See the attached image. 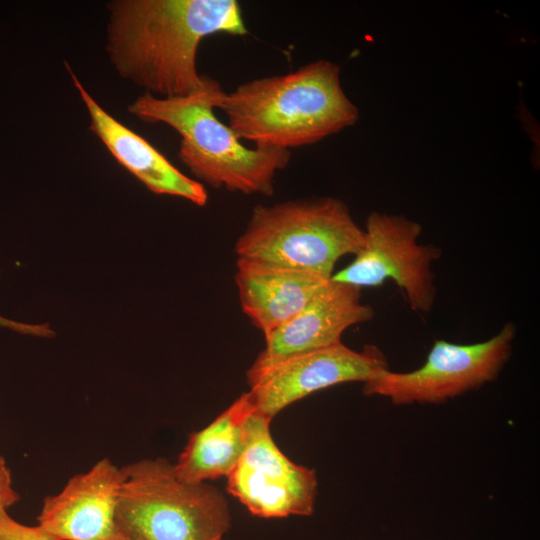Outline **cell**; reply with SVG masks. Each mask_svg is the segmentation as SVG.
<instances>
[{
  "mask_svg": "<svg viewBox=\"0 0 540 540\" xmlns=\"http://www.w3.org/2000/svg\"><path fill=\"white\" fill-rule=\"evenodd\" d=\"M66 67L87 108L91 131L119 164L155 194L180 197L197 206L207 204L208 192L203 184L183 174L146 139L107 113L67 63Z\"/></svg>",
  "mask_w": 540,
  "mask_h": 540,
  "instance_id": "12",
  "label": "cell"
},
{
  "mask_svg": "<svg viewBox=\"0 0 540 540\" xmlns=\"http://www.w3.org/2000/svg\"><path fill=\"white\" fill-rule=\"evenodd\" d=\"M0 540H53L38 525L27 526L11 518L7 512L0 515Z\"/></svg>",
  "mask_w": 540,
  "mask_h": 540,
  "instance_id": "15",
  "label": "cell"
},
{
  "mask_svg": "<svg viewBox=\"0 0 540 540\" xmlns=\"http://www.w3.org/2000/svg\"><path fill=\"white\" fill-rule=\"evenodd\" d=\"M364 232L361 251L331 280L361 289L392 280L405 293L411 310L430 312L436 299L432 263L441 250L419 243L421 225L403 215L374 211L367 217Z\"/></svg>",
  "mask_w": 540,
  "mask_h": 540,
  "instance_id": "7",
  "label": "cell"
},
{
  "mask_svg": "<svg viewBox=\"0 0 540 540\" xmlns=\"http://www.w3.org/2000/svg\"><path fill=\"white\" fill-rule=\"evenodd\" d=\"M365 243L349 208L334 197L258 204L238 237V258L310 271L331 279L338 260Z\"/></svg>",
  "mask_w": 540,
  "mask_h": 540,
  "instance_id": "4",
  "label": "cell"
},
{
  "mask_svg": "<svg viewBox=\"0 0 540 540\" xmlns=\"http://www.w3.org/2000/svg\"><path fill=\"white\" fill-rule=\"evenodd\" d=\"M270 423L257 411L250 418L246 448L227 476V491L260 518L310 516L318 490L316 472L280 450Z\"/></svg>",
  "mask_w": 540,
  "mask_h": 540,
  "instance_id": "8",
  "label": "cell"
},
{
  "mask_svg": "<svg viewBox=\"0 0 540 540\" xmlns=\"http://www.w3.org/2000/svg\"><path fill=\"white\" fill-rule=\"evenodd\" d=\"M329 280L263 261L237 258L236 262L241 308L264 337L293 318Z\"/></svg>",
  "mask_w": 540,
  "mask_h": 540,
  "instance_id": "13",
  "label": "cell"
},
{
  "mask_svg": "<svg viewBox=\"0 0 540 540\" xmlns=\"http://www.w3.org/2000/svg\"><path fill=\"white\" fill-rule=\"evenodd\" d=\"M389 369L375 346L355 351L343 343L301 354L246 376L256 411L269 419L290 404L347 382L365 383Z\"/></svg>",
  "mask_w": 540,
  "mask_h": 540,
  "instance_id": "9",
  "label": "cell"
},
{
  "mask_svg": "<svg viewBox=\"0 0 540 540\" xmlns=\"http://www.w3.org/2000/svg\"><path fill=\"white\" fill-rule=\"evenodd\" d=\"M19 499L20 496L13 487L11 471L5 458L0 455V515L7 512Z\"/></svg>",
  "mask_w": 540,
  "mask_h": 540,
  "instance_id": "16",
  "label": "cell"
},
{
  "mask_svg": "<svg viewBox=\"0 0 540 540\" xmlns=\"http://www.w3.org/2000/svg\"><path fill=\"white\" fill-rule=\"evenodd\" d=\"M255 412L250 393L245 392L209 425L192 432L173 463L177 477L195 484L227 477L246 448L249 421Z\"/></svg>",
  "mask_w": 540,
  "mask_h": 540,
  "instance_id": "14",
  "label": "cell"
},
{
  "mask_svg": "<svg viewBox=\"0 0 540 540\" xmlns=\"http://www.w3.org/2000/svg\"><path fill=\"white\" fill-rule=\"evenodd\" d=\"M212 104L226 114L241 140L264 148L311 145L359 118L358 108L342 88L340 67L324 59L287 74L244 82L230 93L219 87Z\"/></svg>",
  "mask_w": 540,
  "mask_h": 540,
  "instance_id": "2",
  "label": "cell"
},
{
  "mask_svg": "<svg viewBox=\"0 0 540 540\" xmlns=\"http://www.w3.org/2000/svg\"><path fill=\"white\" fill-rule=\"evenodd\" d=\"M373 316V308L361 302V288L330 279L293 318L265 336V347L246 376L288 358L342 343L346 329Z\"/></svg>",
  "mask_w": 540,
  "mask_h": 540,
  "instance_id": "11",
  "label": "cell"
},
{
  "mask_svg": "<svg viewBox=\"0 0 540 540\" xmlns=\"http://www.w3.org/2000/svg\"><path fill=\"white\" fill-rule=\"evenodd\" d=\"M106 51L125 79L159 98L202 89L209 78L197 70L201 41L216 33L248 34L235 0H114Z\"/></svg>",
  "mask_w": 540,
  "mask_h": 540,
  "instance_id": "1",
  "label": "cell"
},
{
  "mask_svg": "<svg viewBox=\"0 0 540 540\" xmlns=\"http://www.w3.org/2000/svg\"><path fill=\"white\" fill-rule=\"evenodd\" d=\"M219 87L209 78L202 89L182 97L159 98L145 92L128 111L146 123L173 128L180 135L178 157L201 184L272 196L276 173L288 165L291 152L243 145L214 114L212 97Z\"/></svg>",
  "mask_w": 540,
  "mask_h": 540,
  "instance_id": "3",
  "label": "cell"
},
{
  "mask_svg": "<svg viewBox=\"0 0 540 540\" xmlns=\"http://www.w3.org/2000/svg\"><path fill=\"white\" fill-rule=\"evenodd\" d=\"M515 336L516 326L508 322L483 342L436 340L421 367L410 372L388 369L363 383L362 392L394 405L444 403L496 380L511 357Z\"/></svg>",
  "mask_w": 540,
  "mask_h": 540,
  "instance_id": "6",
  "label": "cell"
},
{
  "mask_svg": "<svg viewBox=\"0 0 540 540\" xmlns=\"http://www.w3.org/2000/svg\"><path fill=\"white\" fill-rule=\"evenodd\" d=\"M123 478L110 459L97 461L44 498L38 526L53 540H125L117 524Z\"/></svg>",
  "mask_w": 540,
  "mask_h": 540,
  "instance_id": "10",
  "label": "cell"
},
{
  "mask_svg": "<svg viewBox=\"0 0 540 540\" xmlns=\"http://www.w3.org/2000/svg\"><path fill=\"white\" fill-rule=\"evenodd\" d=\"M117 524L125 540H227L231 512L208 483H188L162 457L122 466Z\"/></svg>",
  "mask_w": 540,
  "mask_h": 540,
  "instance_id": "5",
  "label": "cell"
}]
</instances>
